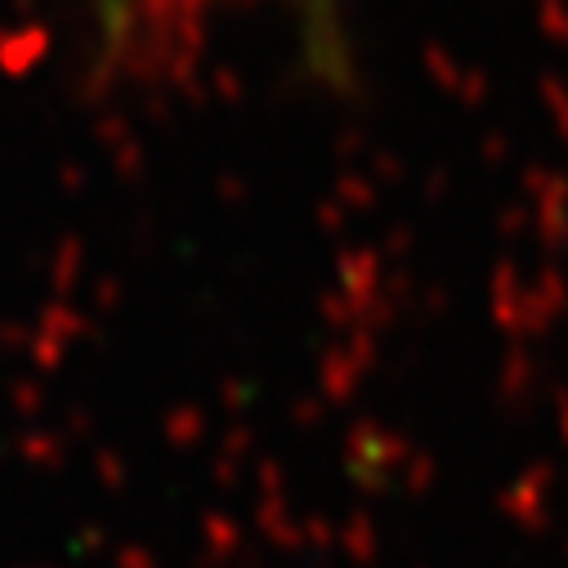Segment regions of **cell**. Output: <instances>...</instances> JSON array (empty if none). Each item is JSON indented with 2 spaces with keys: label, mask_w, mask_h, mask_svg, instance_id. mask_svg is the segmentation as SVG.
<instances>
[{
  "label": "cell",
  "mask_w": 568,
  "mask_h": 568,
  "mask_svg": "<svg viewBox=\"0 0 568 568\" xmlns=\"http://www.w3.org/2000/svg\"><path fill=\"white\" fill-rule=\"evenodd\" d=\"M108 6H116V0H108Z\"/></svg>",
  "instance_id": "6da1fadb"
}]
</instances>
